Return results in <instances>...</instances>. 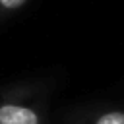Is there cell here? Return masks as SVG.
<instances>
[{
  "mask_svg": "<svg viewBox=\"0 0 124 124\" xmlns=\"http://www.w3.org/2000/svg\"><path fill=\"white\" fill-rule=\"evenodd\" d=\"M25 2H27V0H0V19L6 17L8 14L19 10Z\"/></svg>",
  "mask_w": 124,
  "mask_h": 124,
  "instance_id": "7a4b0ae2",
  "label": "cell"
},
{
  "mask_svg": "<svg viewBox=\"0 0 124 124\" xmlns=\"http://www.w3.org/2000/svg\"><path fill=\"white\" fill-rule=\"evenodd\" d=\"M95 124H124V114L122 112H107Z\"/></svg>",
  "mask_w": 124,
  "mask_h": 124,
  "instance_id": "3957f363",
  "label": "cell"
},
{
  "mask_svg": "<svg viewBox=\"0 0 124 124\" xmlns=\"http://www.w3.org/2000/svg\"><path fill=\"white\" fill-rule=\"evenodd\" d=\"M0 124H41L35 108L16 101L0 103Z\"/></svg>",
  "mask_w": 124,
  "mask_h": 124,
  "instance_id": "6da1fadb",
  "label": "cell"
}]
</instances>
